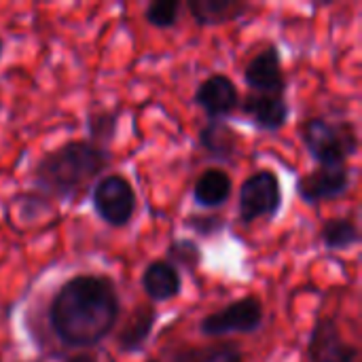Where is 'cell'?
<instances>
[{
	"label": "cell",
	"instance_id": "4fadbf2b",
	"mask_svg": "<svg viewBox=\"0 0 362 362\" xmlns=\"http://www.w3.org/2000/svg\"><path fill=\"white\" fill-rule=\"evenodd\" d=\"M157 308L153 303H140L125 318L121 331L117 333V348L123 354H140L155 329Z\"/></svg>",
	"mask_w": 362,
	"mask_h": 362
},
{
	"label": "cell",
	"instance_id": "277c9868",
	"mask_svg": "<svg viewBox=\"0 0 362 362\" xmlns=\"http://www.w3.org/2000/svg\"><path fill=\"white\" fill-rule=\"evenodd\" d=\"M282 210V185L272 170H261L248 176L240 187L238 216L242 225H252L261 218H276Z\"/></svg>",
	"mask_w": 362,
	"mask_h": 362
},
{
	"label": "cell",
	"instance_id": "603a6c76",
	"mask_svg": "<svg viewBox=\"0 0 362 362\" xmlns=\"http://www.w3.org/2000/svg\"><path fill=\"white\" fill-rule=\"evenodd\" d=\"M64 362H98V356H93L91 352H78V354L68 356Z\"/></svg>",
	"mask_w": 362,
	"mask_h": 362
},
{
	"label": "cell",
	"instance_id": "cb8c5ba5",
	"mask_svg": "<svg viewBox=\"0 0 362 362\" xmlns=\"http://www.w3.org/2000/svg\"><path fill=\"white\" fill-rule=\"evenodd\" d=\"M2 51H4V42H2V38H0V57H2Z\"/></svg>",
	"mask_w": 362,
	"mask_h": 362
},
{
	"label": "cell",
	"instance_id": "ac0fdd59",
	"mask_svg": "<svg viewBox=\"0 0 362 362\" xmlns=\"http://www.w3.org/2000/svg\"><path fill=\"white\" fill-rule=\"evenodd\" d=\"M320 242L331 252H346L361 244V229L352 218H331L320 229Z\"/></svg>",
	"mask_w": 362,
	"mask_h": 362
},
{
	"label": "cell",
	"instance_id": "7a4b0ae2",
	"mask_svg": "<svg viewBox=\"0 0 362 362\" xmlns=\"http://www.w3.org/2000/svg\"><path fill=\"white\" fill-rule=\"evenodd\" d=\"M108 151L89 140H70L49 151L34 168V187L59 202H78L106 170Z\"/></svg>",
	"mask_w": 362,
	"mask_h": 362
},
{
	"label": "cell",
	"instance_id": "d6986e66",
	"mask_svg": "<svg viewBox=\"0 0 362 362\" xmlns=\"http://www.w3.org/2000/svg\"><path fill=\"white\" fill-rule=\"evenodd\" d=\"M165 261L172 263L178 272L185 269L189 274L197 272L202 261H204V252L199 248V244L195 240H189V238H178L174 240L170 246H168V252H165Z\"/></svg>",
	"mask_w": 362,
	"mask_h": 362
},
{
	"label": "cell",
	"instance_id": "7402d4cb",
	"mask_svg": "<svg viewBox=\"0 0 362 362\" xmlns=\"http://www.w3.org/2000/svg\"><path fill=\"white\" fill-rule=\"evenodd\" d=\"M185 225L193 229V233L199 238H216L227 227L225 218L218 214H193L185 221Z\"/></svg>",
	"mask_w": 362,
	"mask_h": 362
},
{
	"label": "cell",
	"instance_id": "9a60e30c",
	"mask_svg": "<svg viewBox=\"0 0 362 362\" xmlns=\"http://www.w3.org/2000/svg\"><path fill=\"white\" fill-rule=\"evenodd\" d=\"M193 21L202 28H214L240 19L250 6L242 0H187Z\"/></svg>",
	"mask_w": 362,
	"mask_h": 362
},
{
	"label": "cell",
	"instance_id": "e0dca14e",
	"mask_svg": "<svg viewBox=\"0 0 362 362\" xmlns=\"http://www.w3.org/2000/svg\"><path fill=\"white\" fill-rule=\"evenodd\" d=\"M235 344H208V346H191V344H172L159 350L146 362H221L223 356Z\"/></svg>",
	"mask_w": 362,
	"mask_h": 362
},
{
	"label": "cell",
	"instance_id": "52a82bcc",
	"mask_svg": "<svg viewBox=\"0 0 362 362\" xmlns=\"http://www.w3.org/2000/svg\"><path fill=\"white\" fill-rule=\"evenodd\" d=\"M352 187V170L344 165H318L297 180L299 197L310 206H320L344 197Z\"/></svg>",
	"mask_w": 362,
	"mask_h": 362
},
{
	"label": "cell",
	"instance_id": "3957f363",
	"mask_svg": "<svg viewBox=\"0 0 362 362\" xmlns=\"http://www.w3.org/2000/svg\"><path fill=\"white\" fill-rule=\"evenodd\" d=\"M301 140L318 165H344L358 153V134L350 121L312 117L301 127Z\"/></svg>",
	"mask_w": 362,
	"mask_h": 362
},
{
	"label": "cell",
	"instance_id": "7c38bea8",
	"mask_svg": "<svg viewBox=\"0 0 362 362\" xmlns=\"http://www.w3.org/2000/svg\"><path fill=\"white\" fill-rule=\"evenodd\" d=\"M140 286L151 303H165L180 295L182 276L172 263H168L165 259H157L148 263L142 272Z\"/></svg>",
	"mask_w": 362,
	"mask_h": 362
},
{
	"label": "cell",
	"instance_id": "44dd1931",
	"mask_svg": "<svg viewBox=\"0 0 362 362\" xmlns=\"http://www.w3.org/2000/svg\"><path fill=\"white\" fill-rule=\"evenodd\" d=\"M144 19L159 30H170L180 19V2L178 0H155L146 6Z\"/></svg>",
	"mask_w": 362,
	"mask_h": 362
},
{
	"label": "cell",
	"instance_id": "2e32d148",
	"mask_svg": "<svg viewBox=\"0 0 362 362\" xmlns=\"http://www.w3.org/2000/svg\"><path fill=\"white\" fill-rule=\"evenodd\" d=\"M231 191H233L231 176L221 168H210L197 178L193 187V202L199 208H208V210L221 208L229 202Z\"/></svg>",
	"mask_w": 362,
	"mask_h": 362
},
{
	"label": "cell",
	"instance_id": "6da1fadb",
	"mask_svg": "<svg viewBox=\"0 0 362 362\" xmlns=\"http://www.w3.org/2000/svg\"><path fill=\"white\" fill-rule=\"evenodd\" d=\"M121 299L106 276L81 274L66 280L53 295L47 320L51 333L68 348H95L117 327Z\"/></svg>",
	"mask_w": 362,
	"mask_h": 362
},
{
	"label": "cell",
	"instance_id": "ba28073f",
	"mask_svg": "<svg viewBox=\"0 0 362 362\" xmlns=\"http://www.w3.org/2000/svg\"><path fill=\"white\" fill-rule=\"evenodd\" d=\"M358 348L344 339L335 318H320L308 341L310 362H358Z\"/></svg>",
	"mask_w": 362,
	"mask_h": 362
},
{
	"label": "cell",
	"instance_id": "8fae6325",
	"mask_svg": "<svg viewBox=\"0 0 362 362\" xmlns=\"http://www.w3.org/2000/svg\"><path fill=\"white\" fill-rule=\"evenodd\" d=\"M238 108L259 132L267 134H278L291 119V106L284 95L250 91L244 100H240Z\"/></svg>",
	"mask_w": 362,
	"mask_h": 362
},
{
	"label": "cell",
	"instance_id": "9c48e42d",
	"mask_svg": "<svg viewBox=\"0 0 362 362\" xmlns=\"http://www.w3.org/2000/svg\"><path fill=\"white\" fill-rule=\"evenodd\" d=\"M244 83L255 93H286V74L282 68V55L276 45L263 47L244 68Z\"/></svg>",
	"mask_w": 362,
	"mask_h": 362
},
{
	"label": "cell",
	"instance_id": "30bf717a",
	"mask_svg": "<svg viewBox=\"0 0 362 362\" xmlns=\"http://www.w3.org/2000/svg\"><path fill=\"white\" fill-rule=\"evenodd\" d=\"M193 104L199 106L208 121H225L240 106V91L227 74H210L199 83Z\"/></svg>",
	"mask_w": 362,
	"mask_h": 362
},
{
	"label": "cell",
	"instance_id": "5b68a950",
	"mask_svg": "<svg viewBox=\"0 0 362 362\" xmlns=\"http://www.w3.org/2000/svg\"><path fill=\"white\" fill-rule=\"evenodd\" d=\"M136 191L125 176L108 174L93 185L91 206L108 227H125L136 214Z\"/></svg>",
	"mask_w": 362,
	"mask_h": 362
},
{
	"label": "cell",
	"instance_id": "8992f818",
	"mask_svg": "<svg viewBox=\"0 0 362 362\" xmlns=\"http://www.w3.org/2000/svg\"><path fill=\"white\" fill-rule=\"evenodd\" d=\"M265 312L257 297H242L231 301L218 312L208 314L199 331L204 337H225V335H252L263 327Z\"/></svg>",
	"mask_w": 362,
	"mask_h": 362
},
{
	"label": "cell",
	"instance_id": "5bb4252c",
	"mask_svg": "<svg viewBox=\"0 0 362 362\" xmlns=\"http://www.w3.org/2000/svg\"><path fill=\"white\" fill-rule=\"evenodd\" d=\"M199 146L216 161H233L240 155V134L227 121H206L199 129Z\"/></svg>",
	"mask_w": 362,
	"mask_h": 362
},
{
	"label": "cell",
	"instance_id": "ffe728a7",
	"mask_svg": "<svg viewBox=\"0 0 362 362\" xmlns=\"http://www.w3.org/2000/svg\"><path fill=\"white\" fill-rule=\"evenodd\" d=\"M117 125H119V119H117L115 112L100 110V112L89 115V119H87L89 142L106 148V142H110L115 138V134H117Z\"/></svg>",
	"mask_w": 362,
	"mask_h": 362
}]
</instances>
